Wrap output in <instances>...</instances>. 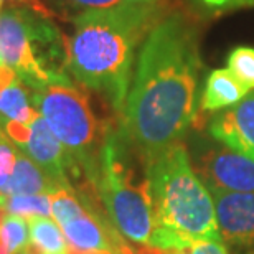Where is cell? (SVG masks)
<instances>
[{
  "mask_svg": "<svg viewBox=\"0 0 254 254\" xmlns=\"http://www.w3.org/2000/svg\"><path fill=\"white\" fill-rule=\"evenodd\" d=\"M201 66L198 30L184 15L159 20L145 37L123 113L124 134L145 164L193 124Z\"/></svg>",
  "mask_w": 254,
  "mask_h": 254,
  "instance_id": "6da1fadb",
  "label": "cell"
},
{
  "mask_svg": "<svg viewBox=\"0 0 254 254\" xmlns=\"http://www.w3.org/2000/svg\"><path fill=\"white\" fill-rule=\"evenodd\" d=\"M159 7L124 2L71 18L73 32L64 40L66 69L91 91L103 94L123 116L130 88L135 48L159 22Z\"/></svg>",
  "mask_w": 254,
  "mask_h": 254,
  "instance_id": "7a4b0ae2",
  "label": "cell"
},
{
  "mask_svg": "<svg viewBox=\"0 0 254 254\" xmlns=\"http://www.w3.org/2000/svg\"><path fill=\"white\" fill-rule=\"evenodd\" d=\"M145 174L154 213L149 246L172 251L200 240H221L213 196L182 142L147 162Z\"/></svg>",
  "mask_w": 254,
  "mask_h": 254,
  "instance_id": "3957f363",
  "label": "cell"
},
{
  "mask_svg": "<svg viewBox=\"0 0 254 254\" xmlns=\"http://www.w3.org/2000/svg\"><path fill=\"white\" fill-rule=\"evenodd\" d=\"M32 103L71 160L94 187L109 127L94 114L89 96L66 78L32 91Z\"/></svg>",
  "mask_w": 254,
  "mask_h": 254,
  "instance_id": "277c9868",
  "label": "cell"
},
{
  "mask_svg": "<svg viewBox=\"0 0 254 254\" xmlns=\"http://www.w3.org/2000/svg\"><path fill=\"white\" fill-rule=\"evenodd\" d=\"M0 64L32 91L68 78L64 40L38 10H0Z\"/></svg>",
  "mask_w": 254,
  "mask_h": 254,
  "instance_id": "5b68a950",
  "label": "cell"
},
{
  "mask_svg": "<svg viewBox=\"0 0 254 254\" xmlns=\"http://www.w3.org/2000/svg\"><path fill=\"white\" fill-rule=\"evenodd\" d=\"M94 189L121 236L134 245L149 246L154 231L149 179L147 174L137 179L126 160L123 142L113 130L106 137Z\"/></svg>",
  "mask_w": 254,
  "mask_h": 254,
  "instance_id": "8992f818",
  "label": "cell"
},
{
  "mask_svg": "<svg viewBox=\"0 0 254 254\" xmlns=\"http://www.w3.org/2000/svg\"><path fill=\"white\" fill-rule=\"evenodd\" d=\"M200 175L210 191H254V160L228 147L201 157Z\"/></svg>",
  "mask_w": 254,
  "mask_h": 254,
  "instance_id": "52a82bcc",
  "label": "cell"
},
{
  "mask_svg": "<svg viewBox=\"0 0 254 254\" xmlns=\"http://www.w3.org/2000/svg\"><path fill=\"white\" fill-rule=\"evenodd\" d=\"M223 243L254 248V191H210Z\"/></svg>",
  "mask_w": 254,
  "mask_h": 254,
  "instance_id": "ba28073f",
  "label": "cell"
},
{
  "mask_svg": "<svg viewBox=\"0 0 254 254\" xmlns=\"http://www.w3.org/2000/svg\"><path fill=\"white\" fill-rule=\"evenodd\" d=\"M20 150L27 154L38 167H42L62 189H73L69 184V174L78 175L79 169L71 160L68 152L50 129L42 114L30 124V137Z\"/></svg>",
  "mask_w": 254,
  "mask_h": 254,
  "instance_id": "9c48e42d",
  "label": "cell"
},
{
  "mask_svg": "<svg viewBox=\"0 0 254 254\" xmlns=\"http://www.w3.org/2000/svg\"><path fill=\"white\" fill-rule=\"evenodd\" d=\"M71 250L81 253H118L124 236L113 226L109 218L94 210L86 200V211L62 226Z\"/></svg>",
  "mask_w": 254,
  "mask_h": 254,
  "instance_id": "30bf717a",
  "label": "cell"
},
{
  "mask_svg": "<svg viewBox=\"0 0 254 254\" xmlns=\"http://www.w3.org/2000/svg\"><path fill=\"white\" fill-rule=\"evenodd\" d=\"M208 132L228 149L254 160V91L238 104L220 111L210 121Z\"/></svg>",
  "mask_w": 254,
  "mask_h": 254,
  "instance_id": "8fae6325",
  "label": "cell"
},
{
  "mask_svg": "<svg viewBox=\"0 0 254 254\" xmlns=\"http://www.w3.org/2000/svg\"><path fill=\"white\" fill-rule=\"evenodd\" d=\"M251 91H248L241 81L228 68L213 69L206 78L205 91L201 96V109L205 113H220L245 99Z\"/></svg>",
  "mask_w": 254,
  "mask_h": 254,
  "instance_id": "7c38bea8",
  "label": "cell"
},
{
  "mask_svg": "<svg viewBox=\"0 0 254 254\" xmlns=\"http://www.w3.org/2000/svg\"><path fill=\"white\" fill-rule=\"evenodd\" d=\"M58 190H62V187L27 154L18 150L17 164L10 177L5 195H53Z\"/></svg>",
  "mask_w": 254,
  "mask_h": 254,
  "instance_id": "4fadbf2b",
  "label": "cell"
},
{
  "mask_svg": "<svg viewBox=\"0 0 254 254\" xmlns=\"http://www.w3.org/2000/svg\"><path fill=\"white\" fill-rule=\"evenodd\" d=\"M28 86L18 76L0 88V118L17 121L22 124H32L40 113L32 103Z\"/></svg>",
  "mask_w": 254,
  "mask_h": 254,
  "instance_id": "5bb4252c",
  "label": "cell"
},
{
  "mask_svg": "<svg viewBox=\"0 0 254 254\" xmlns=\"http://www.w3.org/2000/svg\"><path fill=\"white\" fill-rule=\"evenodd\" d=\"M30 245L42 254H68L69 245L62 226L52 218H28Z\"/></svg>",
  "mask_w": 254,
  "mask_h": 254,
  "instance_id": "9a60e30c",
  "label": "cell"
},
{
  "mask_svg": "<svg viewBox=\"0 0 254 254\" xmlns=\"http://www.w3.org/2000/svg\"><path fill=\"white\" fill-rule=\"evenodd\" d=\"M8 215L28 218H50L52 196L50 195H8L0 203Z\"/></svg>",
  "mask_w": 254,
  "mask_h": 254,
  "instance_id": "2e32d148",
  "label": "cell"
},
{
  "mask_svg": "<svg viewBox=\"0 0 254 254\" xmlns=\"http://www.w3.org/2000/svg\"><path fill=\"white\" fill-rule=\"evenodd\" d=\"M30 245V230L22 216L7 215L0 221V254H20Z\"/></svg>",
  "mask_w": 254,
  "mask_h": 254,
  "instance_id": "e0dca14e",
  "label": "cell"
},
{
  "mask_svg": "<svg viewBox=\"0 0 254 254\" xmlns=\"http://www.w3.org/2000/svg\"><path fill=\"white\" fill-rule=\"evenodd\" d=\"M50 196H52V215L60 226L86 211V203H81L73 189H62Z\"/></svg>",
  "mask_w": 254,
  "mask_h": 254,
  "instance_id": "ac0fdd59",
  "label": "cell"
},
{
  "mask_svg": "<svg viewBox=\"0 0 254 254\" xmlns=\"http://www.w3.org/2000/svg\"><path fill=\"white\" fill-rule=\"evenodd\" d=\"M228 69L241 81L248 91H254V48L236 47L228 55Z\"/></svg>",
  "mask_w": 254,
  "mask_h": 254,
  "instance_id": "d6986e66",
  "label": "cell"
},
{
  "mask_svg": "<svg viewBox=\"0 0 254 254\" xmlns=\"http://www.w3.org/2000/svg\"><path fill=\"white\" fill-rule=\"evenodd\" d=\"M18 150L15 149L12 140L0 129V191L5 193L10 177L13 174L15 164H17Z\"/></svg>",
  "mask_w": 254,
  "mask_h": 254,
  "instance_id": "ffe728a7",
  "label": "cell"
},
{
  "mask_svg": "<svg viewBox=\"0 0 254 254\" xmlns=\"http://www.w3.org/2000/svg\"><path fill=\"white\" fill-rule=\"evenodd\" d=\"M57 2L62 5L64 12H73V17H76V15L91 12V10H104L116 7V5L124 3L127 0H57Z\"/></svg>",
  "mask_w": 254,
  "mask_h": 254,
  "instance_id": "44dd1931",
  "label": "cell"
},
{
  "mask_svg": "<svg viewBox=\"0 0 254 254\" xmlns=\"http://www.w3.org/2000/svg\"><path fill=\"white\" fill-rule=\"evenodd\" d=\"M175 254H231L221 240H200L185 250H175Z\"/></svg>",
  "mask_w": 254,
  "mask_h": 254,
  "instance_id": "7402d4cb",
  "label": "cell"
},
{
  "mask_svg": "<svg viewBox=\"0 0 254 254\" xmlns=\"http://www.w3.org/2000/svg\"><path fill=\"white\" fill-rule=\"evenodd\" d=\"M206 7L226 10V8H238V7H251L254 0H201Z\"/></svg>",
  "mask_w": 254,
  "mask_h": 254,
  "instance_id": "603a6c76",
  "label": "cell"
},
{
  "mask_svg": "<svg viewBox=\"0 0 254 254\" xmlns=\"http://www.w3.org/2000/svg\"><path fill=\"white\" fill-rule=\"evenodd\" d=\"M119 251L121 254H165V250H159V248H152V246L140 245V248H134L126 240H121Z\"/></svg>",
  "mask_w": 254,
  "mask_h": 254,
  "instance_id": "cb8c5ba5",
  "label": "cell"
},
{
  "mask_svg": "<svg viewBox=\"0 0 254 254\" xmlns=\"http://www.w3.org/2000/svg\"><path fill=\"white\" fill-rule=\"evenodd\" d=\"M20 254H42V253H40V251H38V250H37V248H35V246L28 245V246L25 248V250H23L22 253H20Z\"/></svg>",
  "mask_w": 254,
  "mask_h": 254,
  "instance_id": "d4e9b609",
  "label": "cell"
},
{
  "mask_svg": "<svg viewBox=\"0 0 254 254\" xmlns=\"http://www.w3.org/2000/svg\"><path fill=\"white\" fill-rule=\"evenodd\" d=\"M68 254H121V251H118V253H81V251H74V250H71V248H69Z\"/></svg>",
  "mask_w": 254,
  "mask_h": 254,
  "instance_id": "484cf974",
  "label": "cell"
},
{
  "mask_svg": "<svg viewBox=\"0 0 254 254\" xmlns=\"http://www.w3.org/2000/svg\"><path fill=\"white\" fill-rule=\"evenodd\" d=\"M13 2H23V3H35V0H13Z\"/></svg>",
  "mask_w": 254,
  "mask_h": 254,
  "instance_id": "4316f807",
  "label": "cell"
},
{
  "mask_svg": "<svg viewBox=\"0 0 254 254\" xmlns=\"http://www.w3.org/2000/svg\"><path fill=\"white\" fill-rule=\"evenodd\" d=\"M165 254H175V250H172V251H165Z\"/></svg>",
  "mask_w": 254,
  "mask_h": 254,
  "instance_id": "83f0119b",
  "label": "cell"
},
{
  "mask_svg": "<svg viewBox=\"0 0 254 254\" xmlns=\"http://www.w3.org/2000/svg\"><path fill=\"white\" fill-rule=\"evenodd\" d=\"M135 2H147V0H135Z\"/></svg>",
  "mask_w": 254,
  "mask_h": 254,
  "instance_id": "f1b7e54d",
  "label": "cell"
},
{
  "mask_svg": "<svg viewBox=\"0 0 254 254\" xmlns=\"http://www.w3.org/2000/svg\"><path fill=\"white\" fill-rule=\"evenodd\" d=\"M2 3H3V0H0V8H2Z\"/></svg>",
  "mask_w": 254,
  "mask_h": 254,
  "instance_id": "f546056e",
  "label": "cell"
}]
</instances>
